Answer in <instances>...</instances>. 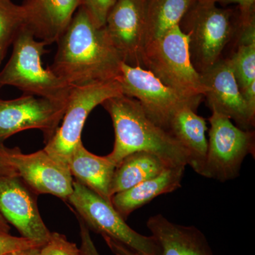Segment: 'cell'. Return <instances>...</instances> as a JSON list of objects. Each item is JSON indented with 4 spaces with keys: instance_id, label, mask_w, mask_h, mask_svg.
I'll return each instance as SVG.
<instances>
[{
    "instance_id": "8",
    "label": "cell",
    "mask_w": 255,
    "mask_h": 255,
    "mask_svg": "<svg viewBox=\"0 0 255 255\" xmlns=\"http://www.w3.org/2000/svg\"><path fill=\"white\" fill-rule=\"evenodd\" d=\"M122 94L138 101L146 115L164 130L174 114L184 107L197 110L203 97H189L166 86L142 67L122 63L117 78Z\"/></svg>"
},
{
    "instance_id": "24",
    "label": "cell",
    "mask_w": 255,
    "mask_h": 255,
    "mask_svg": "<svg viewBox=\"0 0 255 255\" xmlns=\"http://www.w3.org/2000/svg\"><path fill=\"white\" fill-rule=\"evenodd\" d=\"M41 253L42 255H83L76 244L55 232L50 233L49 239L41 248Z\"/></svg>"
},
{
    "instance_id": "23",
    "label": "cell",
    "mask_w": 255,
    "mask_h": 255,
    "mask_svg": "<svg viewBox=\"0 0 255 255\" xmlns=\"http://www.w3.org/2000/svg\"><path fill=\"white\" fill-rule=\"evenodd\" d=\"M27 25L24 6L11 0H0V65L9 46Z\"/></svg>"
},
{
    "instance_id": "6",
    "label": "cell",
    "mask_w": 255,
    "mask_h": 255,
    "mask_svg": "<svg viewBox=\"0 0 255 255\" xmlns=\"http://www.w3.org/2000/svg\"><path fill=\"white\" fill-rule=\"evenodd\" d=\"M67 201L87 227L103 237L118 242L135 255H161L160 248L155 238L134 231L112 203L81 183L74 181L73 193Z\"/></svg>"
},
{
    "instance_id": "2",
    "label": "cell",
    "mask_w": 255,
    "mask_h": 255,
    "mask_svg": "<svg viewBox=\"0 0 255 255\" xmlns=\"http://www.w3.org/2000/svg\"><path fill=\"white\" fill-rule=\"evenodd\" d=\"M113 122L115 140L107 155L116 167L124 157L136 152L154 154L169 167L187 166L189 152L168 131L148 118L138 101L124 95L101 105Z\"/></svg>"
},
{
    "instance_id": "21",
    "label": "cell",
    "mask_w": 255,
    "mask_h": 255,
    "mask_svg": "<svg viewBox=\"0 0 255 255\" xmlns=\"http://www.w3.org/2000/svg\"><path fill=\"white\" fill-rule=\"evenodd\" d=\"M196 0H147V45L180 25Z\"/></svg>"
},
{
    "instance_id": "15",
    "label": "cell",
    "mask_w": 255,
    "mask_h": 255,
    "mask_svg": "<svg viewBox=\"0 0 255 255\" xmlns=\"http://www.w3.org/2000/svg\"><path fill=\"white\" fill-rule=\"evenodd\" d=\"M26 26L40 41L56 43L80 6V0H25Z\"/></svg>"
},
{
    "instance_id": "31",
    "label": "cell",
    "mask_w": 255,
    "mask_h": 255,
    "mask_svg": "<svg viewBox=\"0 0 255 255\" xmlns=\"http://www.w3.org/2000/svg\"><path fill=\"white\" fill-rule=\"evenodd\" d=\"M6 255H42L41 248L39 247H33V248H26V249L20 250V251L12 252Z\"/></svg>"
},
{
    "instance_id": "20",
    "label": "cell",
    "mask_w": 255,
    "mask_h": 255,
    "mask_svg": "<svg viewBox=\"0 0 255 255\" xmlns=\"http://www.w3.org/2000/svg\"><path fill=\"white\" fill-rule=\"evenodd\" d=\"M169 167L154 154L146 152L130 154L116 167L111 184V196L112 197L117 193L157 177Z\"/></svg>"
},
{
    "instance_id": "32",
    "label": "cell",
    "mask_w": 255,
    "mask_h": 255,
    "mask_svg": "<svg viewBox=\"0 0 255 255\" xmlns=\"http://www.w3.org/2000/svg\"><path fill=\"white\" fill-rule=\"evenodd\" d=\"M17 175L14 169L11 168L8 164H5L0 160V176H14Z\"/></svg>"
},
{
    "instance_id": "9",
    "label": "cell",
    "mask_w": 255,
    "mask_h": 255,
    "mask_svg": "<svg viewBox=\"0 0 255 255\" xmlns=\"http://www.w3.org/2000/svg\"><path fill=\"white\" fill-rule=\"evenodd\" d=\"M209 122L211 128L204 177L221 182L236 179L247 156L255 157V132L235 126L231 119L215 111Z\"/></svg>"
},
{
    "instance_id": "3",
    "label": "cell",
    "mask_w": 255,
    "mask_h": 255,
    "mask_svg": "<svg viewBox=\"0 0 255 255\" xmlns=\"http://www.w3.org/2000/svg\"><path fill=\"white\" fill-rule=\"evenodd\" d=\"M11 57L0 72V87L12 86L23 95L41 97L68 105L72 87L49 68H45L42 57L47 53L46 42L37 40L33 32L24 27L13 43Z\"/></svg>"
},
{
    "instance_id": "14",
    "label": "cell",
    "mask_w": 255,
    "mask_h": 255,
    "mask_svg": "<svg viewBox=\"0 0 255 255\" xmlns=\"http://www.w3.org/2000/svg\"><path fill=\"white\" fill-rule=\"evenodd\" d=\"M204 97L211 112H219L233 119L237 127L246 130L254 127L255 115L251 113L242 97L229 59L219 60L201 73Z\"/></svg>"
},
{
    "instance_id": "7",
    "label": "cell",
    "mask_w": 255,
    "mask_h": 255,
    "mask_svg": "<svg viewBox=\"0 0 255 255\" xmlns=\"http://www.w3.org/2000/svg\"><path fill=\"white\" fill-rule=\"evenodd\" d=\"M121 95L122 88L117 80L72 87L61 125L43 149L68 167L69 159L82 142V130L92 111L105 100Z\"/></svg>"
},
{
    "instance_id": "25",
    "label": "cell",
    "mask_w": 255,
    "mask_h": 255,
    "mask_svg": "<svg viewBox=\"0 0 255 255\" xmlns=\"http://www.w3.org/2000/svg\"><path fill=\"white\" fill-rule=\"evenodd\" d=\"M117 1L118 0H80V6L86 10L97 26L103 27L109 13Z\"/></svg>"
},
{
    "instance_id": "29",
    "label": "cell",
    "mask_w": 255,
    "mask_h": 255,
    "mask_svg": "<svg viewBox=\"0 0 255 255\" xmlns=\"http://www.w3.org/2000/svg\"><path fill=\"white\" fill-rule=\"evenodd\" d=\"M241 92L248 110L255 115V80L241 90Z\"/></svg>"
},
{
    "instance_id": "30",
    "label": "cell",
    "mask_w": 255,
    "mask_h": 255,
    "mask_svg": "<svg viewBox=\"0 0 255 255\" xmlns=\"http://www.w3.org/2000/svg\"><path fill=\"white\" fill-rule=\"evenodd\" d=\"M107 246L116 255H135L131 251L123 246L118 242L114 241L110 238H104Z\"/></svg>"
},
{
    "instance_id": "19",
    "label": "cell",
    "mask_w": 255,
    "mask_h": 255,
    "mask_svg": "<svg viewBox=\"0 0 255 255\" xmlns=\"http://www.w3.org/2000/svg\"><path fill=\"white\" fill-rule=\"evenodd\" d=\"M73 177L96 194L111 202V184L116 165L107 156L96 155L80 142L68 162Z\"/></svg>"
},
{
    "instance_id": "18",
    "label": "cell",
    "mask_w": 255,
    "mask_h": 255,
    "mask_svg": "<svg viewBox=\"0 0 255 255\" xmlns=\"http://www.w3.org/2000/svg\"><path fill=\"white\" fill-rule=\"evenodd\" d=\"M206 119L190 107H184L174 114L167 131L189 152V163L193 170L204 177L208 140Z\"/></svg>"
},
{
    "instance_id": "13",
    "label": "cell",
    "mask_w": 255,
    "mask_h": 255,
    "mask_svg": "<svg viewBox=\"0 0 255 255\" xmlns=\"http://www.w3.org/2000/svg\"><path fill=\"white\" fill-rule=\"evenodd\" d=\"M37 196L18 175L0 176V215L21 237L42 247L51 232L38 211Z\"/></svg>"
},
{
    "instance_id": "28",
    "label": "cell",
    "mask_w": 255,
    "mask_h": 255,
    "mask_svg": "<svg viewBox=\"0 0 255 255\" xmlns=\"http://www.w3.org/2000/svg\"><path fill=\"white\" fill-rule=\"evenodd\" d=\"M80 221V237H81V250L83 255H100L92 241L89 228L85 223L78 218Z\"/></svg>"
},
{
    "instance_id": "11",
    "label": "cell",
    "mask_w": 255,
    "mask_h": 255,
    "mask_svg": "<svg viewBox=\"0 0 255 255\" xmlns=\"http://www.w3.org/2000/svg\"><path fill=\"white\" fill-rule=\"evenodd\" d=\"M147 0H118L106 20L105 30L124 63L143 68L147 46Z\"/></svg>"
},
{
    "instance_id": "5",
    "label": "cell",
    "mask_w": 255,
    "mask_h": 255,
    "mask_svg": "<svg viewBox=\"0 0 255 255\" xmlns=\"http://www.w3.org/2000/svg\"><path fill=\"white\" fill-rule=\"evenodd\" d=\"M234 18L232 9L219 7L214 0H196L182 18L191 61L199 73L219 61L234 32Z\"/></svg>"
},
{
    "instance_id": "22",
    "label": "cell",
    "mask_w": 255,
    "mask_h": 255,
    "mask_svg": "<svg viewBox=\"0 0 255 255\" xmlns=\"http://www.w3.org/2000/svg\"><path fill=\"white\" fill-rule=\"evenodd\" d=\"M237 51L229 58L240 90L255 80V21L240 26Z\"/></svg>"
},
{
    "instance_id": "17",
    "label": "cell",
    "mask_w": 255,
    "mask_h": 255,
    "mask_svg": "<svg viewBox=\"0 0 255 255\" xmlns=\"http://www.w3.org/2000/svg\"><path fill=\"white\" fill-rule=\"evenodd\" d=\"M185 168V166L169 167L157 177L114 194L111 203L121 216L127 220L133 211L157 196L173 192L182 187Z\"/></svg>"
},
{
    "instance_id": "12",
    "label": "cell",
    "mask_w": 255,
    "mask_h": 255,
    "mask_svg": "<svg viewBox=\"0 0 255 255\" xmlns=\"http://www.w3.org/2000/svg\"><path fill=\"white\" fill-rule=\"evenodd\" d=\"M66 107L33 95L0 99V145L14 134L29 129L41 130L46 143L59 127Z\"/></svg>"
},
{
    "instance_id": "27",
    "label": "cell",
    "mask_w": 255,
    "mask_h": 255,
    "mask_svg": "<svg viewBox=\"0 0 255 255\" xmlns=\"http://www.w3.org/2000/svg\"><path fill=\"white\" fill-rule=\"evenodd\" d=\"M223 4H236L239 7V20L241 22L249 21L255 16V0H214Z\"/></svg>"
},
{
    "instance_id": "1",
    "label": "cell",
    "mask_w": 255,
    "mask_h": 255,
    "mask_svg": "<svg viewBox=\"0 0 255 255\" xmlns=\"http://www.w3.org/2000/svg\"><path fill=\"white\" fill-rule=\"evenodd\" d=\"M56 53L48 68L71 87L116 80L124 63L107 36L90 14L79 6L56 42Z\"/></svg>"
},
{
    "instance_id": "10",
    "label": "cell",
    "mask_w": 255,
    "mask_h": 255,
    "mask_svg": "<svg viewBox=\"0 0 255 255\" xmlns=\"http://www.w3.org/2000/svg\"><path fill=\"white\" fill-rule=\"evenodd\" d=\"M0 160L10 166L30 189L38 194H51L68 200L73 191V179L68 166L44 149L23 154L18 147L0 145Z\"/></svg>"
},
{
    "instance_id": "16",
    "label": "cell",
    "mask_w": 255,
    "mask_h": 255,
    "mask_svg": "<svg viewBox=\"0 0 255 255\" xmlns=\"http://www.w3.org/2000/svg\"><path fill=\"white\" fill-rule=\"evenodd\" d=\"M147 227L161 255H214L204 235L194 226L176 224L158 214L151 216Z\"/></svg>"
},
{
    "instance_id": "4",
    "label": "cell",
    "mask_w": 255,
    "mask_h": 255,
    "mask_svg": "<svg viewBox=\"0 0 255 255\" xmlns=\"http://www.w3.org/2000/svg\"><path fill=\"white\" fill-rule=\"evenodd\" d=\"M143 68L166 86L186 97H204L201 74L191 61L189 37L180 25L147 45Z\"/></svg>"
},
{
    "instance_id": "26",
    "label": "cell",
    "mask_w": 255,
    "mask_h": 255,
    "mask_svg": "<svg viewBox=\"0 0 255 255\" xmlns=\"http://www.w3.org/2000/svg\"><path fill=\"white\" fill-rule=\"evenodd\" d=\"M41 246L36 242L30 241L23 237H15L8 234L0 233V255H6L12 252Z\"/></svg>"
},
{
    "instance_id": "33",
    "label": "cell",
    "mask_w": 255,
    "mask_h": 255,
    "mask_svg": "<svg viewBox=\"0 0 255 255\" xmlns=\"http://www.w3.org/2000/svg\"><path fill=\"white\" fill-rule=\"evenodd\" d=\"M10 226L6 220L0 215V233L8 234L9 233Z\"/></svg>"
}]
</instances>
